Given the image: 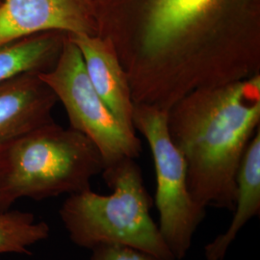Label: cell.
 I'll use <instances>...</instances> for the list:
<instances>
[{
  "mask_svg": "<svg viewBox=\"0 0 260 260\" xmlns=\"http://www.w3.org/2000/svg\"><path fill=\"white\" fill-rule=\"evenodd\" d=\"M232 0H142L104 29L133 103L170 108L197 89L260 74V36L228 17Z\"/></svg>",
  "mask_w": 260,
  "mask_h": 260,
  "instance_id": "6da1fadb",
  "label": "cell"
},
{
  "mask_svg": "<svg viewBox=\"0 0 260 260\" xmlns=\"http://www.w3.org/2000/svg\"><path fill=\"white\" fill-rule=\"evenodd\" d=\"M260 128V74L187 93L168 112V129L183 155L187 186L200 207L233 211L236 176Z\"/></svg>",
  "mask_w": 260,
  "mask_h": 260,
  "instance_id": "7a4b0ae2",
  "label": "cell"
},
{
  "mask_svg": "<svg viewBox=\"0 0 260 260\" xmlns=\"http://www.w3.org/2000/svg\"><path fill=\"white\" fill-rule=\"evenodd\" d=\"M104 161L93 142L54 121L13 140L0 149V211L20 198L44 200L91 189Z\"/></svg>",
  "mask_w": 260,
  "mask_h": 260,
  "instance_id": "3957f363",
  "label": "cell"
},
{
  "mask_svg": "<svg viewBox=\"0 0 260 260\" xmlns=\"http://www.w3.org/2000/svg\"><path fill=\"white\" fill-rule=\"evenodd\" d=\"M102 175L112 190L110 195L90 189L70 195L60 209L70 239L89 250L121 245L162 259L177 260L151 217L152 200L135 159H123L104 169Z\"/></svg>",
  "mask_w": 260,
  "mask_h": 260,
  "instance_id": "277c9868",
  "label": "cell"
},
{
  "mask_svg": "<svg viewBox=\"0 0 260 260\" xmlns=\"http://www.w3.org/2000/svg\"><path fill=\"white\" fill-rule=\"evenodd\" d=\"M168 112L152 105L133 106L132 121L149 144L156 175L154 203L159 230L175 258L182 260L192 246L206 209L193 201L187 186L185 160L171 139Z\"/></svg>",
  "mask_w": 260,
  "mask_h": 260,
  "instance_id": "5b68a950",
  "label": "cell"
},
{
  "mask_svg": "<svg viewBox=\"0 0 260 260\" xmlns=\"http://www.w3.org/2000/svg\"><path fill=\"white\" fill-rule=\"evenodd\" d=\"M39 76L63 103L71 127L88 137L99 149L104 169L123 159L139 157L142 143L137 132L118 121L96 93L81 53L68 34L55 66Z\"/></svg>",
  "mask_w": 260,
  "mask_h": 260,
  "instance_id": "8992f818",
  "label": "cell"
},
{
  "mask_svg": "<svg viewBox=\"0 0 260 260\" xmlns=\"http://www.w3.org/2000/svg\"><path fill=\"white\" fill-rule=\"evenodd\" d=\"M100 35L95 3L92 0L0 1V47L45 32Z\"/></svg>",
  "mask_w": 260,
  "mask_h": 260,
  "instance_id": "52a82bcc",
  "label": "cell"
},
{
  "mask_svg": "<svg viewBox=\"0 0 260 260\" xmlns=\"http://www.w3.org/2000/svg\"><path fill=\"white\" fill-rule=\"evenodd\" d=\"M58 99L37 73H23L0 82V149L13 140L52 122Z\"/></svg>",
  "mask_w": 260,
  "mask_h": 260,
  "instance_id": "ba28073f",
  "label": "cell"
},
{
  "mask_svg": "<svg viewBox=\"0 0 260 260\" xmlns=\"http://www.w3.org/2000/svg\"><path fill=\"white\" fill-rule=\"evenodd\" d=\"M78 47L89 79L94 90L125 127L136 131L132 114L134 103L131 98L128 78L108 37L68 35Z\"/></svg>",
  "mask_w": 260,
  "mask_h": 260,
  "instance_id": "9c48e42d",
  "label": "cell"
},
{
  "mask_svg": "<svg viewBox=\"0 0 260 260\" xmlns=\"http://www.w3.org/2000/svg\"><path fill=\"white\" fill-rule=\"evenodd\" d=\"M234 216L224 233L217 235L205 248L206 260H224L237 235L251 219L260 214V128L249 143L236 176Z\"/></svg>",
  "mask_w": 260,
  "mask_h": 260,
  "instance_id": "30bf717a",
  "label": "cell"
},
{
  "mask_svg": "<svg viewBox=\"0 0 260 260\" xmlns=\"http://www.w3.org/2000/svg\"><path fill=\"white\" fill-rule=\"evenodd\" d=\"M67 34L45 32L0 47V82L23 73H47L58 60Z\"/></svg>",
  "mask_w": 260,
  "mask_h": 260,
  "instance_id": "8fae6325",
  "label": "cell"
},
{
  "mask_svg": "<svg viewBox=\"0 0 260 260\" xmlns=\"http://www.w3.org/2000/svg\"><path fill=\"white\" fill-rule=\"evenodd\" d=\"M49 231L31 213L0 211V253H29V247L47 239Z\"/></svg>",
  "mask_w": 260,
  "mask_h": 260,
  "instance_id": "7c38bea8",
  "label": "cell"
},
{
  "mask_svg": "<svg viewBox=\"0 0 260 260\" xmlns=\"http://www.w3.org/2000/svg\"><path fill=\"white\" fill-rule=\"evenodd\" d=\"M91 251L90 260H165L121 245H102Z\"/></svg>",
  "mask_w": 260,
  "mask_h": 260,
  "instance_id": "4fadbf2b",
  "label": "cell"
},
{
  "mask_svg": "<svg viewBox=\"0 0 260 260\" xmlns=\"http://www.w3.org/2000/svg\"><path fill=\"white\" fill-rule=\"evenodd\" d=\"M92 1H93V2H94V3H95V5H96V3H98V2H99V1H100V0H92Z\"/></svg>",
  "mask_w": 260,
  "mask_h": 260,
  "instance_id": "5bb4252c",
  "label": "cell"
}]
</instances>
